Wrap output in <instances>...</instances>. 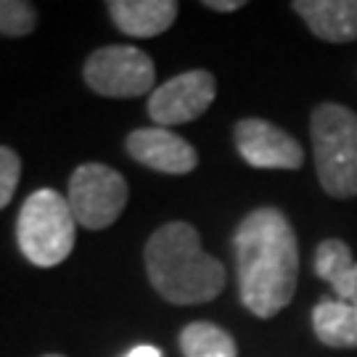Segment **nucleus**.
I'll return each mask as SVG.
<instances>
[{
  "label": "nucleus",
  "instance_id": "obj_1",
  "mask_svg": "<svg viewBox=\"0 0 357 357\" xmlns=\"http://www.w3.org/2000/svg\"><path fill=\"white\" fill-rule=\"evenodd\" d=\"M238 291L257 318H273L291 302L299 275V249L289 217L259 206L241 220L233 236Z\"/></svg>",
  "mask_w": 357,
  "mask_h": 357
},
{
  "label": "nucleus",
  "instance_id": "obj_2",
  "mask_svg": "<svg viewBox=\"0 0 357 357\" xmlns=\"http://www.w3.org/2000/svg\"><path fill=\"white\" fill-rule=\"evenodd\" d=\"M149 281L169 305L212 302L225 289V268L202 249V236L191 222H167L146 243Z\"/></svg>",
  "mask_w": 357,
  "mask_h": 357
},
{
  "label": "nucleus",
  "instance_id": "obj_3",
  "mask_svg": "<svg viewBox=\"0 0 357 357\" xmlns=\"http://www.w3.org/2000/svg\"><path fill=\"white\" fill-rule=\"evenodd\" d=\"M312 153L323 191L333 199L357 193V114L342 103H320L310 116Z\"/></svg>",
  "mask_w": 357,
  "mask_h": 357
},
{
  "label": "nucleus",
  "instance_id": "obj_4",
  "mask_svg": "<svg viewBox=\"0 0 357 357\" xmlns=\"http://www.w3.org/2000/svg\"><path fill=\"white\" fill-rule=\"evenodd\" d=\"M77 220L64 196L53 188L35 191L19 212L16 241L35 268H56L75 249Z\"/></svg>",
  "mask_w": 357,
  "mask_h": 357
},
{
  "label": "nucleus",
  "instance_id": "obj_5",
  "mask_svg": "<svg viewBox=\"0 0 357 357\" xmlns=\"http://www.w3.org/2000/svg\"><path fill=\"white\" fill-rule=\"evenodd\" d=\"M66 202L72 206L77 225L103 230L116 222L128 206V180L109 165H79L69 180Z\"/></svg>",
  "mask_w": 357,
  "mask_h": 357
},
{
  "label": "nucleus",
  "instance_id": "obj_6",
  "mask_svg": "<svg viewBox=\"0 0 357 357\" xmlns=\"http://www.w3.org/2000/svg\"><path fill=\"white\" fill-rule=\"evenodd\" d=\"M82 77L90 90L106 98H135L151 93L156 69L149 53L132 45H106L88 56Z\"/></svg>",
  "mask_w": 357,
  "mask_h": 357
},
{
  "label": "nucleus",
  "instance_id": "obj_7",
  "mask_svg": "<svg viewBox=\"0 0 357 357\" xmlns=\"http://www.w3.org/2000/svg\"><path fill=\"white\" fill-rule=\"evenodd\" d=\"M217 93L215 77L206 69H193L167 79L149 96V116L156 128L185 125L202 116L212 106Z\"/></svg>",
  "mask_w": 357,
  "mask_h": 357
},
{
  "label": "nucleus",
  "instance_id": "obj_8",
  "mask_svg": "<svg viewBox=\"0 0 357 357\" xmlns=\"http://www.w3.org/2000/svg\"><path fill=\"white\" fill-rule=\"evenodd\" d=\"M233 138L246 165L257 169H299L305 165V149L286 130L275 128L265 119H241Z\"/></svg>",
  "mask_w": 357,
  "mask_h": 357
},
{
  "label": "nucleus",
  "instance_id": "obj_9",
  "mask_svg": "<svg viewBox=\"0 0 357 357\" xmlns=\"http://www.w3.org/2000/svg\"><path fill=\"white\" fill-rule=\"evenodd\" d=\"M128 153L141 162L143 167H151L156 172L167 175H185L196 169L199 153L185 138H180L167 128H141L128 135Z\"/></svg>",
  "mask_w": 357,
  "mask_h": 357
},
{
  "label": "nucleus",
  "instance_id": "obj_10",
  "mask_svg": "<svg viewBox=\"0 0 357 357\" xmlns=\"http://www.w3.org/2000/svg\"><path fill=\"white\" fill-rule=\"evenodd\" d=\"M291 8L315 38L326 43L357 40V0H296Z\"/></svg>",
  "mask_w": 357,
  "mask_h": 357
},
{
  "label": "nucleus",
  "instance_id": "obj_11",
  "mask_svg": "<svg viewBox=\"0 0 357 357\" xmlns=\"http://www.w3.org/2000/svg\"><path fill=\"white\" fill-rule=\"evenodd\" d=\"M114 24L130 38H156L167 32L175 16V0H112L106 3Z\"/></svg>",
  "mask_w": 357,
  "mask_h": 357
},
{
  "label": "nucleus",
  "instance_id": "obj_12",
  "mask_svg": "<svg viewBox=\"0 0 357 357\" xmlns=\"http://www.w3.org/2000/svg\"><path fill=\"white\" fill-rule=\"evenodd\" d=\"M315 273L328 283L336 299L357 307V259L339 238H328L315 252Z\"/></svg>",
  "mask_w": 357,
  "mask_h": 357
},
{
  "label": "nucleus",
  "instance_id": "obj_13",
  "mask_svg": "<svg viewBox=\"0 0 357 357\" xmlns=\"http://www.w3.org/2000/svg\"><path fill=\"white\" fill-rule=\"evenodd\" d=\"M312 326L326 347L352 349L357 347V307L342 299H320L312 310Z\"/></svg>",
  "mask_w": 357,
  "mask_h": 357
},
{
  "label": "nucleus",
  "instance_id": "obj_14",
  "mask_svg": "<svg viewBox=\"0 0 357 357\" xmlns=\"http://www.w3.org/2000/svg\"><path fill=\"white\" fill-rule=\"evenodd\" d=\"M180 349L185 357H236V342L225 328L196 320L180 333Z\"/></svg>",
  "mask_w": 357,
  "mask_h": 357
},
{
  "label": "nucleus",
  "instance_id": "obj_15",
  "mask_svg": "<svg viewBox=\"0 0 357 357\" xmlns=\"http://www.w3.org/2000/svg\"><path fill=\"white\" fill-rule=\"evenodd\" d=\"M38 26V11L26 0H0V35L24 38Z\"/></svg>",
  "mask_w": 357,
  "mask_h": 357
},
{
  "label": "nucleus",
  "instance_id": "obj_16",
  "mask_svg": "<svg viewBox=\"0 0 357 357\" xmlns=\"http://www.w3.org/2000/svg\"><path fill=\"white\" fill-rule=\"evenodd\" d=\"M22 175V159L8 146H0V209L8 206Z\"/></svg>",
  "mask_w": 357,
  "mask_h": 357
},
{
  "label": "nucleus",
  "instance_id": "obj_17",
  "mask_svg": "<svg viewBox=\"0 0 357 357\" xmlns=\"http://www.w3.org/2000/svg\"><path fill=\"white\" fill-rule=\"evenodd\" d=\"M206 8H212V11H238V8H243V0H206L204 3Z\"/></svg>",
  "mask_w": 357,
  "mask_h": 357
},
{
  "label": "nucleus",
  "instance_id": "obj_18",
  "mask_svg": "<svg viewBox=\"0 0 357 357\" xmlns=\"http://www.w3.org/2000/svg\"><path fill=\"white\" fill-rule=\"evenodd\" d=\"M125 357H165L156 347H149V344H143V347H132L128 355Z\"/></svg>",
  "mask_w": 357,
  "mask_h": 357
},
{
  "label": "nucleus",
  "instance_id": "obj_19",
  "mask_svg": "<svg viewBox=\"0 0 357 357\" xmlns=\"http://www.w3.org/2000/svg\"><path fill=\"white\" fill-rule=\"evenodd\" d=\"M43 357H64V355H43Z\"/></svg>",
  "mask_w": 357,
  "mask_h": 357
}]
</instances>
